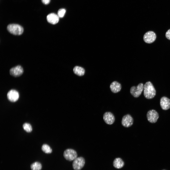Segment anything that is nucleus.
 <instances>
[{
    "label": "nucleus",
    "instance_id": "f257e3e1",
    "mask_svg": "<svg viewBox=\"0 0 170 170\" xmlns=\"http://www.w3.org/2000/svg\"><path fill=\"white\" fill-rule=\"evenodd\" d=\"M156 94V90L152 83L150 81L146 82L144 88V94L145 97L151 99L154 97Z\"/></svg>",
    "mask_w": 170,
    "mask_h": 170
},
{
    "label": "nucleus",
    "instance_id": "f03ea898",
    "mask_svg": "<svg viewBox=\"0 0 170 170\" xmlns=\"http://www.w3.org/2000/svg\"><path fill=\"white\" fill-rule=\"evenodd\" d=\"M7 28L10 33L15 35H20L23 31V28L17 24H10L8 26Z\"/></svg>",
    "mask_w": 170,
    "mask_h": 170
},
{
    "label": "nucleus",
    "instance_id": "7ed1b4c3",
    "mask_svg": "<svg viewBox=\"0 0 170 170\" xmlns=\"http://www.w3.org/2000/svg\"><path fill=\"white\" fill-rule=\"evenodd\" d=\"M63 156L66 160L70 161H73L76 158L77 154L75 150L68 149L64 151Z\"/></svg>",
    "mask_w": 170,
    "mask_h": 170
},
{
    "label": "nucleus",
    "instance_id": "20e7f679",
    "mask_svg": "<svg viewBox=\"0 0 170 170\" xmlns=\"http://www.w3.org/2000/svg\"><path fill=\"white\" fill-rule=\"evenodd\" d=\"M85 160L82 157H77L73 162L72 166L74 170H81L84 166Z\"/></svg>",
    "mask_w": 170,
    "mask_h": 170
},
{
    "label": "nucleus",
    "instance_id": "39448f33",
    "mask_svg": "<svg viewBox=\"0 0 170 170\" xmlns=\"http://www.w3.org/2000/svg\"><path fill=\"white\" fill-rule=\"evenodd\" d=\"M144 85L142 83H140L136 86L132 87L130 89L131 94L134 97H138L144 89Z\"/></svg>",
    "mask_w": 170,
    "mask_h": 170
},
{
    "label": "nucleus",
    "instance_id": "423d86ee",
    "mask_svg": "<svg viewBox=\"0 0 170 170\" xmlns=\"http://www.w3.org/2000/svg\"><path fill=\"white\" fill-rule=\"evenodd\" d=\"M156 38V34L154 32L149 31L145 34L143 38L145 42L147 43H151L155 41Z\"/></svg>",
    "mask_w": 170,
    "mask_h": 170
},
{
    "label": "nucleus",
    "instance_id": "0eeeda50",
    "mask_svg": "<svg viewBox=\"0 0 170 170\" xmlns=\"http://www.w3.org/2000/svg\"><path fill=\"white\" fill-rule=\"evenodd\" d=\"M147 117L148 121L151 123H155L159 117L158 112L154 110L149 111L147 114Z\"/></svg>",
    "mask_w": 170,
    "mask_h": 170
},
{
    "label": "nucleus",
    "instance_id": "6e6552de",
    "mask_svg": "<svg viewBox=\"0 0 170 170\" xmlns=\"http://www.w3.org/2000/svg\"><path fill=\"white\" fill-rule=\"evenodd\" d=\"M121 122L122 125L123 127L128 128L130 127L133 124V119L131 115L127 114L123 117Z\"/></svg>",
    "mask_w": 170,
    "mask_h": 170
},
{
    "label": "nucleus",
    "instance_id": "1a4fd4ad",
    "mask_svg": "<svg viewBox=\"0 0 170 170\" xmlns=\"http://www.w3.org/2000/svg\"><path fill=\"white\" fill-rule=\"evenodd\" d=\"M24 70L21 66L18 65L11 68L9 70V73L12 76L14 77H18L23 73Z\"/></svg>",
    "mask_w": 170,
    "mask_h": 170
},
{
    "label": "nucleus",
    "instance_id": "9d476101",
    "mask_svg": "<svg viewBox=\"0 0 170 170\" xmlns=\"http://www.w3.org/2000/svg\"><path fill=\"white\" fill-rule=\"evenodd\" d=\"M7 96L9 101L14 102L18 100L19 98V94L18 92L16 90L12 89L8 92Z\"/></svg>",
    "mask_w": 170,
    "mask_h": 170
},
{
    "label": "nucleus",
    "instance_id": "9b49d317",
    "mask_svg": "<svg viewBox=\"0 0 170 170\" xmlns=\"http://www.w3.org/2000/svg\"><path fill=\"white\" fill-rule=\"evenodd\" d=\"M103 118L105 123L109 125L112 124L115 120L114 116L112 113L109 112H105L103 115Z\"/></svg>",
    "mask_w": 170,
    "mask_h": 170
},
{
    "label": "nucleus",
    "instance_id": "f8f14e48",
    "mask_svg": "<svg viewBox=\"0 0 170 170\" xmlns=\"http://www.w3.org/2000/svg\"><path fill=\"white\" fill-rule=\"evenodd\" d=\"M160 105L162 108L164 110H167L170 108V100L165 97H162L160 100Z\"/></svg>",
    "mask_w": 170,
    "mask_h": 170
},
{
    "label": "nucleus",
    "instance_id": "ddd939ff",
    "mask_svg": "<svg viewBox=\"0 0 170 170\" xmlns=\"http://www.w3.org/2000/svg\"><path fill=\"white\" fill-rule=\"evenodd\" d=\"M47 19L49 23L52 24H55L58 22L59 17L57 15L54 13H51L47 15Z\"/></svg>",
    "mask_w": 170,
    "mask_h": 170
},
{
    "label": "nucleus",
    "instance_id": "4468645a",
    "mask_svg": "<svg viewBox=\"0 0 170 170\" xmlns=\"http://www.w3.org/2000/svg\"><path fill=\"white\" fill-rule=\"evenodd\" d=\"M110 88L112 92L116 93L120 91L121 89V85L118 82L116 81H114L110 84Z\"/></svg>",
    "mask_w": 170,
    "mask_h": 170
},
{
    "label": "nucleus",
    "instance_id": "2eb2a0df",
    "mask_svg": "<svg viewBox=\"0 0 170 170\" xmlns=\"http://www.w3.org/2000/svg\"><path fill=\"white\" fill-rule=\"evenodd\" d=\"M113 166L116 168L119 169L122 168L124 165L123 160L120 158H115L113 162Z\"/></svg>",
    "mask_w": 170,
    "mask_h": 170
},
{
    "label": "nucleus",
    "instance_id": "dca6fc26",
    "mask_svg": "<svg viewBox=\"0 0 170 170\" xmlns=\"http://www.w3.org/2000/svg\"><path fill=\"white\" fill-rule=\"evenodd\" d=\"M73 71L75 74L79 76H83L85 73L84 69L83 68L78 66L75 67L73 68Z\"/></svg>",
    "mask_w": 170,
    "mask_h": 170
},
{
    "label": "nucleus",
    "instance_id": "f3484780",
    "mask_svg": "<svg viewBox=\"0 0 170 170\" xmlns=\"http://www.w3.org/2000/svg\"><path fill=\"white\" fill-rule=\"evenodd\" d=\"M30 167L32 170H41L42 166L39 162H36L31 165Z\"/></svg>",
    "mask_w": 170,
    "mask_h": 170
},
{
    "label": "nucleus",
    "instance_id": "a211bd4d",
    "mask_svg": "<svg viewBox=\"0 0 170 170\" xmlns=\"http://www.w3.org/2000/svg\"><path fill=\"white\" fill-rule=\"evenodd\" d=\"M41 149L44 152L46 153H50L52 152L51 148L47 144H43L42 147Z\"/></svg>",
    "mask_w": 170,
    "mask_h": 170
},
{
    "label": "nucleus",
    "instance_id": "6ab92c4d",
    "mask_svg": "<svg viewBox=\"0 0 170 170\" xmlns=\"http://www.w3.org/2000/svg\"><path fill=\"white\" fill-rule=\"evenodd\" d=\"M23 128L25 130L28 132H30L32 130V128L31 125L28 123H24L23 125Z\"/></svg>",
    "mask_w": 170,
    "mask_h": 170
},
{
    "label": "nucleus",
    "instance_id": "aec40b11",
    "mask_svg": "<svg viewBox=\"0 0 170 170\" xmlns=\"http://www.w3.org/2000/svg\"><path fill=\"white\" fill-rule=\"evenodd\" d=\"M66 12V10L64 8L60 9L58 12L57 15L59 17L62 18L64 16Z\"/></svg>",
    "mask_w": 170,
    "mask_h": 170
},
{
    "label": "nucleus",
    "instance_id": "412c9836",
    "mask_svg": "<svg viewBox=\"0 0 170 170\" xmlns=\"http://www.w3.org/2000/svg\"><path fill=\"white\" fill-rule=\"evenodd\" d=\"M165 36L167 38L170 40V29L168 30L166 32Z\"/></svg>",
    "mask_w": 170,
    "mask_h": 170
},
{
    "label": "nucleus",
    "instance_id": "4be33fe9",
    "mask_svg": "<svg viewBox=\"0 0 170 170\" xmlns=\"http://www.w3.org/2000/svg\"><path fill=\"white\" fill-rule=\"evenodd\" d=\"M42 2L45 4H47L50 2V0H42Z\"/></svg>",
    "mask_w": 170,
    "mask_h": 170
},
{
    "label": "nucleus",
    "instance_id": "5701e85b",
    "mask_svg": "<svg viewBox=\"0 0 170 170\" xmlns=\"http://www.w3.org/2000/svg\"></svg>",
    "mask_w": 170,
    "mask_h": 170
}]
</instances>
